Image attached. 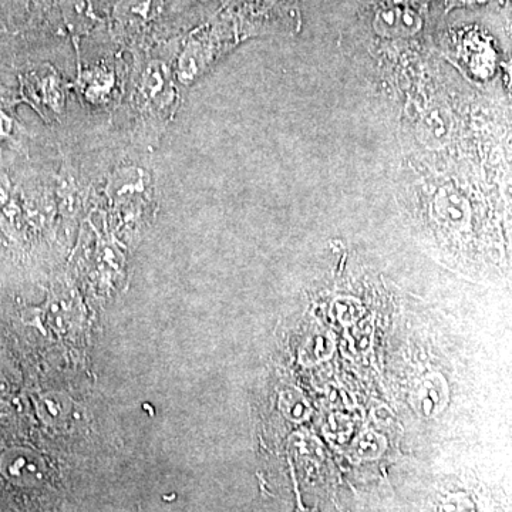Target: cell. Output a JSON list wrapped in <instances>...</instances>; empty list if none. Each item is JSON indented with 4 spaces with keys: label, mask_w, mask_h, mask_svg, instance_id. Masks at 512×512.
Segmentation results:
<instances>
[{
    "label": "cell",
    "mask_w": 512,
    "mask_h": 512,
    "mask_svg": "<svg viewBox=\"0 0 512 512\" xmlns=\"http://www.w3.org/2000/svg\"><path fill=\"white\" fill-rule=\"evenodd\" d=\"M163 6V0H121L116 6V16L123 22L143 25L156 19Z\"/></svg>",
    "instance_id": "1"
},
{
    "label": "cell",
    "mask_w": 512,
    "mask_h": 512,
    "mask_svg": "<svg viewBox=\"0 0 512 512\" xmlns=\"http://www.w3.org/2000/svg\"><path fill=\"white\" fill-rule=\"evenodd\" d=\"M10 130H12V121H10L6 114H3L2 111H0V140L8 137Z\"/></svg>",
    "instance_id": "2"
}]
</instances>
